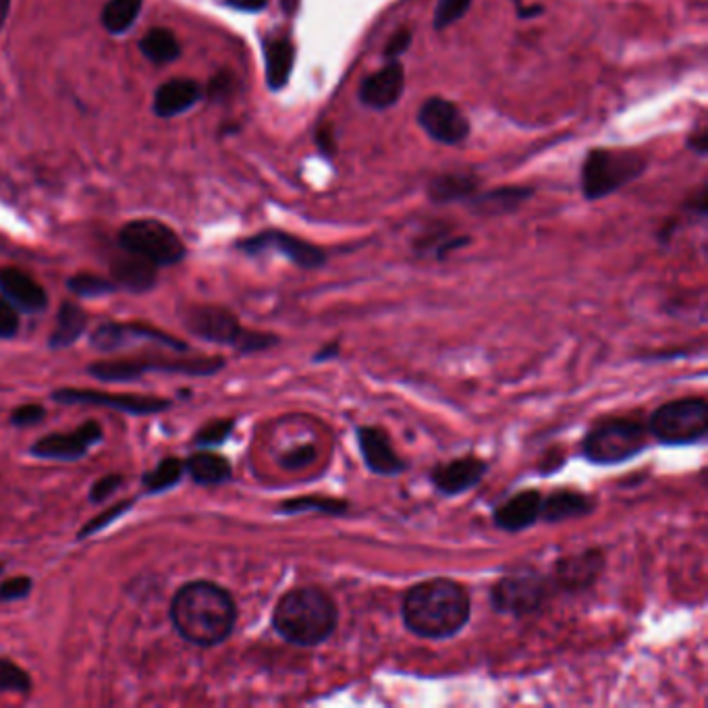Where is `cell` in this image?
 <instances>
[{
    "instance_id": "d6a6232c",
    "label": "cell",
    "mask_w": 708,
    "mask_h": 708,
    "mask_svg": "<svg viewBox=\"0 0 708 708\" xmlns=\"http://www.w3.org/2000/svg\"><path fill=\"white\" fill-rule=\"evenodd\" d=\"M183 476H186V463L177 457H164L152 470L143 473L142 485L146 492L158 495L177 487L183 480Z\"/></svg>"
},
{
    "instance_id": "60d3db41",
    "label": "cell",
    "mask_w": 708,
    "mask_h": 708,
    "mask_svg": "<svg viewBox=\"0 0 708 708\" xmlns=\"http://www.w3.org/2000/svg\"><path fill=\"white\" fill-rule=\"evenodd\" d=\"M123 482H126V478L121 473H109V476L98 478L90 488V501L96 505L104 503L119 488L123 487Z\"/></svg>"
},
{
    "instance_id": "8d00e7d4",
    "label": "cell",
    "mask_w": 708,
    "mask_h": 708,
    "mask_svg": "<svg viewBox=\"0 0 708 708\" xmlns=\"http://www.w3.org/2000/svg\"><path fill=\"white\" fill-rule=\"evenodd\" d=\"M233 428H236V420H233V418L212 420V422H208V425L202 426V428L196 432L193 442L200 445V447H219V445H222V442L231 437Z\"/></svg>"
},
{
    "instance_id": "f1b7e54d",
    "label": "cell",
    "mask_w": 708,
    "mask_h": 708,
    "mask_svg": "<svg viewBox=\"0 0 708 708\" xmlns=\"http://www.w3.org/2000/svg\"><path fill=\"white\" fill-rule=\"evenodd\" d=\"M86 327H88V315L79 308L78 303L63 301L57 312L54 329L50 332L48 346L50 349L71 347L86 332Z\"/></svg>"
},
{
    "instance_id": "816d5d0a",
    "label": "cell",
    "mask_w": 708,
    "mask_h": 708,
    "mask_svg": "<svg viewBox=\"0 0 708 708\" xmlns=\"http://www.w3.org/2000/svg\"><path fill=\"white\" fill-rule=\"evenodd\" d=\"M0 602H4V598H2V592H0Z\"/></svg>"
},
{
    "instance_id": "ab89813d",
    "label": "cell",
    "mask_w": 708,
    "mask_h": 708,
    "mask_svg": "<svg viewBox=\"0 0 708 708\" xmlns=\"http://www.w3.org/2000/svg\"><path fill=\"white\" fill-rule=\"evenodd\" d=\"M237 79L231 71H219L206 86V96L212 102H227L236 94Z\"/></svg>"
},
{
    "instance_id": "c3c4849f",
    "label": "cell",
    "mask_w": 708,
    "mask_h": 708,
    "mask_svg": "<svg viewBox=\"0 0 708 708\" xmlns=\"http://www.w3.org/2000/svg\"><path fill=\"white\" fill-rule=\"evenodd\" d=\"M339 353H341V343L331 341V343H327V346H322L316 351L315 356H312V362H331V360L339 358Z\"/></svg>"
},
{
    "instance_id": "6da1fadb",
    "label": "cell",
    "mask_w": 708,
    "mask_h": 708,
    "mask_svg": "<svg viewBox=\"0 0 708 708\" xmlns=\"http://www.w3.org/2000/svg\"><path fill=\"white\" fill-rule=\"evenodd\" d=\"M401 617L406 630L416 638L442 642L451 640L470 624V590L453 578H428L413 584L403 595Z\"/></svg>"
},
{
    "instance_id": "b9f144b4",
    "label": "cell",
    "mask_w": 708,
    "mask_h": 708,
    "mask_svg": "<svg viewBox=\"0 0 708 708\" xmlns=\"http://www.w3.org/2000/svg\"><path fill=\"white\" fill-rule=\"evenodd\" d=\"M47 418V410L40 403H26L19 406L11 413V425L17 428H28V426L40 425Z\"/></svg>"
},
{
    "instance_id": "f546056e",
    "label": "cell",
    "mask_w": 708,
    "mask_h": 708,
    "mask_svg": "<svg viewBox=\"0 0 708 708\" xmlns=\"http://www.w3.org/2000/svg\"><path fill=\"white\" fill-rule=\"evenodd\" d=\"M349 507L346 499H337V497H320V495H310V497H296V499H287L277 507L279 513L283 516H299V513H320V516H329V518H343L349 513Z\"/></svg>"
},
{
    "instance_id": "44dd1931",
    "label": "cell",
    "mask_w": 708,
    "mask_h": 708,
    "mask_svg": "<svg viewBox=\"0 0 708 708\" xmlns=\"http://www.w3.org/2000/svg\"><path fill=\"white\" fill-rule=\"evenodd\" d=\"M0 293L26 315L44 312L48 308L47 289L21 268H0Z\"/></svg>"
},
{
    "instance_id": "4dcf8cb0",
    "label": "cell",
    "mask_w": 708,
    "mask_h": 708,
    "mask_svg": "<svg viewBox=\"0 0 708 708\" xmlns=\"http://www.w3.org/2000/svg\"><path fill=\"white\" fill-rule=\"evenodd\" d=\"M143 57L154 64L174 63L181 59V44L171 30L154 28L140 40Z\"/></svg>"
},
{
    "instance_id": "7bdbcfd3",
    "label": "cell",
    "mask_w": 708,
    "mask_h": 708,
    "mask_svg": "<svg viewBox=\"0 0 708 708\" xmlns=\"http://www.w3.org/2000/svg\"><path fill=\"white\" fill-rule=\"evenodd\" d=\"M32 588L33 580L28 578V576H17V578H9V580L0 584V592H2L4 602H13V600L30 597Z\"/></svg>"
},
{
    "instance_id": "e0dca14e",
    "label": "cell",
    "mask_w": 708,
    "mask_h": 708,
    "mask_svg": "<svg viewBox=\"0 0 708 708\" xmlns=\"http://www.w3.org/2000/svg\"><path fill=\"white\" fill-rule=\"evenodd\" d=\"M104 437L102 426L96 420L79 425L71 432H52L32 445V456L54 461H78L88 456L96 442Z\"/></svg>"
},
{
    "instance_id": "cb8c5ba5",
    "label": "cell",
    "mask_w": 708,
    "mask_h": 708,
    "mask_svg": "<svg viewBox=\"0 0 708 708\" xmlns=\"http://www.w3.org/2000/svg\"><path fill=\"white\" fill-rule=\"evenodd\" d=\"M112 283L131 293H146L157 285L158 267L136 253L123 250L111 262Z\"/></svg>"
},
{
    "instance_id": "4fadbf2b",
    "label": "cell",
    "mask_w": 708,
    "mask_h": 708,
    "mask_svg": "<svg viewBox=\"0 0 708 708\" xmlns=\"http://www.w3.org/2000/svg\"><path fill=\"white\" fill-rule=\"evenodd\" d=\"M607 569V557L600 549H584L555 561L549 580L555 595H582L597 586Z\"/></svg>"
},
{
    "instance_id": "7402d4cb",
    "label": "cell",
    "mask_w": 708,
    "mask_h": 708,
    "mask_svg": "<svg viewBox=\"0 0 708 708\" xmlns=\"http://www.w3.org/2000/svg\"><path fill=\"white\" fill-rule=\"evenodd\" d=\"M205 96L202 86L196 79L173 78L160 83L152 100V111L160 119H173L191 111Z\"/></svg>"
},
{
    "instance_id": "7c38bea8",
    "label": "cell",
    "mask_w": 708,
    "mask_h": 708,
    "mask_svg": "<svg viewBox=\"0 0 708 708\" xmlns=\"http://www.w3.org/2000/svg\"><path fill=\"white\" fill-rule=\"evenodd\" d=\"M50 397L61 406H96V408L102 406V408H111L129 416H154L171 408L169 399L152 397V395L104 393V391L76 389V387L57 389Z\"/></svg>"
},
{
    "instance_id": "f907efd6",
    "label": "cell",
    "mask_w": 708,
    "mask_h": 708,
    "mask_svg": "<svg viewBox=\"0 0 708 708\" xmlns=\"http://www.w3.org/2000/svg\"><path fill=\"white\" fill-rule=\"evenodd\" d=\"M11 2L13 0H0V30L7 23V17H9V11H11Z\"/></svg>"
},
{
    "instance_id": "484cf974",
    "label": "cell",
    "mask_w": 708,
    "mask_h": 708,
    "mask_svg": "<svg viewBox=\"0 0 708 708\" xmlns=\"http://www.w3.org/2000/svg\"><path fill=\"white\" fill-rule=\"evenodd\" d=\"M478 186L480 179L473 173L439 174L428 183V198L435 205H466L473 193H478Z\"/></svg>"
},
{
    "instance_id": "4316f807",
    "label": "cell",
    "mask_w": 708,
    "mask_h": 708,
    "mask_svg": "<svg viewBox=\"0 0 708 708\" xmlns=\"http://www.w3.org/2000/svg\"><path fill=\"white\" fill-rule=\"evenodd\" d=\"M296 63V48L287 38H272L265 42V67L267 83L272 92L283 90L289 83Z\"/></svg>"
},
{
    "instance_id": "603a6c76",
    "label": "cell",
    "mask_w": 708,
    "mask_h": 708,
    "mask_svg": "<svg viewBox=\"0 0 708 708\" xmlns=\"http://www.w3.org/2000/svg\"><path fill=\"white\" fill-rule=\"evenodd\" d=\"M597 501L582 490L571 488H557L551 495L542 497L540 521L542 523H566L571 520H582L586 516L595 513Z\"/></svg>"
},
{
    "instance_id": "ba28073f",
    "label": "cell",
    "mask_w": 708,
    "mask_h": 708,
    "mask_svg": "<svg viewBox=\"0 0 708 708\" xmlns=\"http://www.w3.org/2000/svg\"><path fill=\"white\" fill-rule=\"evenodd\" d=\"M648 447V430L631 418H609L590 428L582 439L584 459L595 466H619Z\"/></svg>"
},
{
    "instance_id": "7a4b0ae2",
    "label": "cell",
    "mask_w": 708,
    "mask_h": 708,
    "mask_svg": "<svg viewBox=\"0 0 708 708\" xmlns=\"http://www.w3.org/2000/svg\"><path fill=\"white\" fill-rule=\"evenodd\" d=\"M171 621L189 645H222L236 630V598L227 588L208 580L183 584L171 600Z\"/></svg>"
},
{
    "instance_id": "8992f818",
    "label": "cell",
    "mask_w": 708,
    "mask_h": 708,
    "mask_svg": "<svg viewBox=\"0 0 708 708\" xmlns=\"http://www.w3.org/2000/svg\"><path fill=\"white\" fill-rule=\"evenodd\" d=\"M552 595L555 590L549 574H542L532 566H518L490 586L488 600L497 614L523 619L540 614Z\"/></svg>"
},
{
    "instance_id": "e575fe53",
    "label": "cell",
    "mask_w": 708,
    "mask_h": 708,
    "mask_svg": "<svg viewBox=\"0 0 708 708\" xmlns=\"http://www.w3.org/2000/svg\"><path fill=\"white\" fill-rule=\"evenodd\" d=\"M32 690V677L11 659L0 657V692L28 694Z\"/></svg>"
},
{
    "instance_id": "5bb4252c",
    "label": "cell",
    "mask_w": 708,
    "mask_h": 708,
    "mask_svg": "<svg viewBox=\"0 0 708 708\" xmlns=\"http://www.w3.org/2000/svg\"><path fill=\"white\" fill-rule=\"evenodd\" d=\"M418 123L425 129L430 140L445 143V146L466 142L472 129L468 117L461 112L456 102L441 96H432L422 102L418 111Z\"/></svg>"
},
{
    "instance_id": "9c48e42d",
    "label": "cell",
    "mask_w": 708,
    "mask_h": 708,
    "mask_svg": "<svg viewBox=\"0 0 708 708\" xmlns=\"http://www.w3.org/2000/svg\"><path fill=\"white\" fill-rule=\"evenodd\" d=\"M646 430L667 447L705 441L708 435V401L705 397H679L650 413Z\"/></svg>"
},
{
    "instance_id": "bcb514c9",
    "label": "cell",
    "mask_w": 708,
    "mask_h": 708,
    "mask_svg": "<svg viewBox=\"0 0 708 708\" xmlns=\"http://www.w3.org/2000/svg\"><path fill=\"white\" fill-rule=\"evenodd\" d=\"M315 140L322 154H327V157L335 154L337 143H335V131H332L331 123H322V126L318 127Z\"/></svg>"
},
{
    "instance_id": "52a82bcc",
    "label": "cell",
    "mask_w": 708,
    "mask_h": 708,
    "mask_svg": "<svg viewBox=\"0 0 708 708\" xmlns=\"http://www.w3.org/2000/svg\"><path fill=\"white\" fill-rule=\"evenodd\" d=\"M227 366L221 356H196V358H127L112 362H96L88 366L90 377L102 382H133L148 372L183 375V377H212Z\"/></svg>"
},
{
    "instance_id": "f35d334b",
    "label": "cell",
    "mask_w": 708,
    "mask_h": 708,
    "mask_svg": "<svg viewBox=\"0 0 708 708\" xmlns=\"http://www.w3.org/2000/svg\"><path fill=\"white\" fill-rule=\"evenodd\" d=\"M318 451L315 445H299L291 451H285L283 456H279V466L287 472H299L303 468H308L310 463H315Z\"/></svg>"
},
{
    "instance_id": "277c9868",
    "label": "cell",
    "mask_w": 708,
    "mask_h": 708,
    "mask_svg": "<svg viewBox=\"0 0 708 708\" xmlns=\"http://www.w3.org/2000/svg\"><path fill=\"white\" fill-rule=\"evenodd\" d=\"M183 325L193 337L229 346L243 356L260 353L279 346V337L272 332L250 331L231 310L221 306H189L183 312Z\"/></svg>"
},
{
    "instance_id": "d4e9b609",
    "label": "cell",
    "mask_w": 708,
    "mask_h": 708,
    "mask_svg": "<svg viewBox=\"0 0 708 708\" xmlns=\"http://www.w3.org/2000/svg\"><path fill=\"white\" fill-rule=\"evenodd\" d=\"M532 196H535V189L532 188L507 186V188L490 189V191H485V193H473L466 205L470 206L476 215L501 217V215L516 212Z\"/></svg>"
},
{
    "instance_id": "f5cc1de1",
    "label": "cell",
    "mask_w": 708,
    "mask_h": 708,
    "mask_svg": "<svg viewBox=\"0 0 708 708\" xmlns=\"http://www.w3.org/2000/svg\"><path fill=\"white\" fill-rule=\"evenodd\" d=\"M2 571H4V566H0V574H2Z\"/></svg>"
},
{
    "instance_id": "2e32d148",
    "label": "cell",
    "mask_w": 708,
    "mask_h": 708,
    "mask_svg": "<svg viewBox=\"0 0 708 708\" xmlns=\"http://www.w3.org/2000/svg\"><path fill=\"white\" fill-rule=\"evenodd\" d=\"M356 439L368 472L382 478H397L410 470V463L397 453L393 441L385 428L372 425L358 426Z\"/></svg>"
},
{
    "instance_id": "836d02e7",
    "label": "cell",
    "mask_w": 708,
    "mask_h": 708,
    "mask_svg": "<svg viewBox=\"0 0 708 708\" xmlns=\"http://www.w3.org/2000/svg\"><path fill=\"white\" fill-rule=\"evenodd\" d=\"M67 289L71 293H76L79 298H102V296H111L117 291V285L98 277V275H76L67 281Z\"/></svg>"
},
{
    "instance_id": "3957f363",
    "label": "cell",
    "mask_w": 708,
    "mask_h": 708,
    "mask_svg": "<svg viewBox=\"0 0 708 708\" xmlns=\"http://www.w3.org/2000/svg\"><path fill=\"white\" fill-rule=\"evenodd\" d=\"M270 621L285 642L315 648L329 642L337 631L339 607L325 588L298 586L277 600Z\"/></svg>"
},
{
    "instance_id": "1f68e13d",
    "label": "cell",
    "mask_w": 708,
    "mask_h": 708,
    "mask_svg": "<svg viewBox=\"0 0 708 708\" xmlns=\"http://www.w3.org/2000/svg\"><path fill=\"white\" fill-rule=\"evenodd\" d=\"M143 0H109L100 13V23L112 36L129 32L142 13Z\"/></svg>"
},
{
    "instance_id": "74e56055",
    "label": "cell",
    "mask_w": 708,
    "mask_h": 708,
    "mask_svg": "<svg viewBox=\"0 0 708 708\" xmlns=\"http://www.w3.org/2000/svg\"><path fill=\"white\" fill-rule=\"evenodd\" d=\"M133 503H136L133 499H126V501H121V503L112 505L111 509H104L102 513H98L92 520L86 521L83 528L78 532V540H83V538H88V536L98 535L100 530L109 528L112 521L119 520L121 516H126L127 511H129V507H133Z\"/></svg>"
},
{
    "instance_id": "f6af8a7d",
    "label": "cell",
    "mask_w": 708,
    "mask_h": 708,
    "mask_svg": "<svg viewBox=\"0 0 708 708\" xmlns=\"http://www.w3.org/2000/svg\"><path fill=\"white\" fill-rule=\"evenodd\" d=\"M411 44V32L410 30H399V32H395L391 36V40L387 42V47H385V59L387 61H395V59H399Z\"/></svg>"
},
{
    "instance_id": "681fc988",
    "label": "cell",
    "mask_w": 708,
    "mask_h": 708,
    "mask_svg": "<svg viewBox=\"0 0 708 708\" xmlns=\"http://www.w3.org/2000/svg\"><path fill=\"white\" fill-rule=\"evenodd\" d=\"M688 148H690L692 152H696V154L705 157L708 152L707 131H698V133H694L692 138L688 140Z\"/></svg>"
},
{
    "instance_id": "ee69618b",
    "label": "cell",
    "mask_w": 708,
    "mask_h": 708,
    "mask_svg": "<svg viewBox=\"0 0 708 708\" xmlns=\"http://www.w3.org/2000/svg\"><path fill=\"white\" fill-rule=\"evenodd\" d=\"M19 332V312L9 299L0 296V339H13Z\"/></svg>"
},
{
    "instance_id": "d590c367",
    "label": "cell",
    "mask_w": 708,
    "mask_h": 708,
    "mask_svg": "<svg viewBox=\"0 0 708 708\" xmlns=\"http://www.w3.org/2000/svg\"><path fill=\"white\" fill-rule=\"evenodd\" d=\"M472 0H439L437 9H435V30L441 32L451 26H456L457 21H461L466 13L470 11Z\"/></svg>"
},
{
    "instance_id": "8fae6325",
    "label": "cell",
    "mask_w": 708,
    "mask_h": 708,
    "mask_svg": "<svg viewBox=\"0 0 708 708\" xmlns=\"http://www.w3.org/2000/svg\"><path fill=\"white\" fill-rule=\"evenodd\" d=\"M236 248L239 252L248 253V256H260V253L267 252L281 253L291 265L303 268V270H318V268L325 267L329 260L322 248H318L301 237L279 231V229H268V231L256 233L248 239H241V241H237Z\"/></svg>"
},
{
    "instance_id": "d6986e66",
    "label": "cell",
    "mask_w": 708,
    "mask_h": 708,
    "mask_svg": "<svg viewBox=\"0 0 708 708\" xmlns=\"http://www.w3.org/2000/svg\"><path fill=\"white\" fill-rule=\"evenodd\" d=\"M542 497L545 495L536 488L518 490L516 495L507 497L503 503L497 505L492 511L495 528L509 532V535H520L523 530H530L535 523L540 521Z\"/></svg>"
},
{
    "instance_id": "ac0fdd59",
    "label": "cell",
    "mask_w": 708,
    "mask_h": 708,
    "mask_svg": "<svg viewBox=\"0 0 708 708\" xmlns=\"http://www.w3.org/2000/svg\"><path fill=\"white\" fill-rule=\"evenodd\" d=\"M488 470H490V463L487 459L478 456H461L445 463H437L428 473V480L439 495L457 497L478 487L485 480Z\"/></svg>"
},
{
    "instance_id": "30bf717a",
    "label": "cell",
    "mask_w": 708,
    "mask_h": 708,
    "mask_svg": "<svg viewBox=\"0 0 708 708\" xmlns=\"http://www.w3.org/2000/svg\"><path fill=\"white\" fill-rule=\"evenodd\" d=\"M121 250L136 253L154 267H174L186 258V246L173 229L157 219L127 222L119 231Z\"/></svg>"
},
{
    "instance_id": "ffe728a7",
    "label": "cell",
    "mask_w": 708,
    "mask_h": 708,
    "mask_svg": "<svg viewBox=\"0 0 708 708\" xmlns=\"http://www.w3.org/2000/svg\"><path fill=\"white\" fill-rule=\"evenodd\" d=\"M403 92H406V69L395 59L377 73L363 79L358 98L363 107L372 111H387L399 102Z\"/></svg>"
},
{
    "instance_id": "7dc6e473",
    "label": "cell",
    "mask_w": 708,
    "mask_h": 708,
    "mask_svg": "<svg viewBox=\"0 0 708 708\" xmlns=\"http://www.w3.org/2000/svg\"><path fill=\"white\" fill-rule=\"evenodd\" d=\"M225 4L243 13H260L267 9L268 0H225Z\"/></svg>"
},
{
    "instance_id": "83f0119b",
    "label": "cell",
    "mask_w": 708,
    "mask_h": 708,
    "mask_svg": "<svg viewBox=\"0 0 708 708\" xmlns=\"http://www.w3.org/2000/svg\"><path fill=\"white\" fill-rule=\"evenodd\" d=\"M186 472L200 487H219L233 478V466L225 456L200 451L188 457Z\"/></svg>"
},
{
    "instance_id": "5b68a950",
    "label": "cell",
    "mask_w": 708,
    "mask_h": 708,
    "mask_svg": "<svg viewBox=\"0 0 708 708\" xmlns=\"http://www.w3.org/2000/svg\"><path fill=\"white\" fill-rule=\"evenodd\" d=\"M646 160L640 150H619V148H595L584 158L582 183L584 198L588 202H598L615 191L626 188L645 173Z\"/></svg>"
},
{
    "instance_id": "9a60e30c",
    "label": "cell",
    "mask_w": 708,
    "mask_h": 708,
    "mask_svg": "<svg viewBox=\"0 0 708 708\" xmlns=\"http://www.w3.org/2000/svg\"><path fill=\"white\" fill-rule=\"evenodd\" d=\"M140 339L169 347L177 353H186L189 349L188 343H183L181 339L142 322H104L90 335L92 347L104 353L117 351L121 347L129 346L131 341H140Z\"/></svg>"
}]
</instances>
